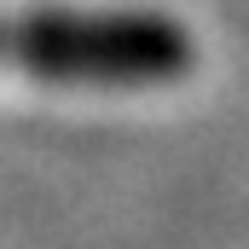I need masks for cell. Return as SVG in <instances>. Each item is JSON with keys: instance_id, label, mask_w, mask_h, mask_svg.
Masks as SVG:
<instances>
[{"instance_id": "cell-1", "label": "cell", "mask_w": 249, "mask_h": 249, "mask_svg": "<svg viewBox=\"0 0 249 249\" xmlns=\"http://www.w3.org/2000/svg\"><path fill=\"white\" fill-rule=\"evenodd\" d=\"M0 70L87 87H151L191 70V41L180 23L139 12H23L0 18Z\"/></svg>"}]
</instances>
